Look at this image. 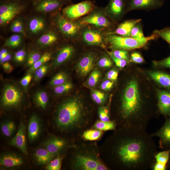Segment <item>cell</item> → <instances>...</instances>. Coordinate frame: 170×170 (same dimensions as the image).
<instances>
[{"label":"cell","instance_id":"1","mask_svg":"<svg viewBox=\"0 0 170 170\" xmlns=\"http://www.w3.org/2000/svg\"><path fill=\"white\" fill-rule=\"evenodd\" d=\"M112 148L114 162L125 170H146L156 162V144L146 129L121 127Z\"/></svg>","mask_w":170,"mask_h":170},{"label":"cell","instance_id":"2","mask_svg":"<svg viewBox=\"0 0 170 170\" xmlns=\"http://www.w3.org/2000/svg\"><path fill=\"white\" fill-rule=\"evenodd\" d=\"M154 113L143 99L137 81H130L120 99L117 122L121 127L146 129Z\"/></svg>","mask_w":170,"mask_h":170},{"label":"cell","instance_id":"3","mask_svg":"<svg viewBox=\"0 0 170 170\" xmlns=\"http://www.w3.org/2000/svg\"><path fill=\"white\" fill-rule=\"evenodd\" d=\"M84 106L79 98H70L59 107L56 122L60 128L67 129L75 127L82 122L84 114Z\"/></svg>","mask_w":170,"mask_h":170},{"label":"cell","instance_id":"4","mask_svg":"<svg viewBox=\"0 0 170 170\" xmlns=\"http://www.w3.org/2000/svg\"><path fill=\"white\" fill-rule=\"evenodd\" d=\"M158 37L157 35L154 33L150 36L141 39L123 37L115 34L107 33L105 38V41L112 50H128L143 47L149 41Z\"/></svg>","mask_w":170,"mask_h":170},{"label":"cell","instance_id":"5","mask_svg":"<svg viewBox=\"0 0 170 170\" xmlns=\"http://www.w3.org/2000/svg\"><path fill=\"white\" fill-rule=\"evenodd\" d=\"M94 8L92 1L86 0L65 7L62 10V14L67 19L73 21L90 13Z\"/></svg>","mask_w":170,"mask_h":170},{"label":"cell","instance_id":"6","mask_svg":"<svg viewBox=\"0 0 170 170\" xmlns=\"http://www.w3.org/2000/svg\"><path fill=\"white\" fill-rule=\"evenodd\" d=\"M89 14L80 20L79 22L81 25H92L99 29L108 28L111 26V20L106 15L104 10L103 11L94 8Z\"/></svg>","mask_w":170,"mask_h":170},{"label":"cell","instance_id":"7","mask_svg":"<svg viewBox=\"0 0 170 170\" xmlns=\"http://www.w3.org/2000/svg\"><path fill=\"white\" fill-rule=\"evenodd\" d=\"M54 21L60 32L69 39L74 38L77 35L82 25L79 22L67 19L60 13L56 16Z\"/></svg>","mask_w":170,"mask_h":170},{"label":"cell","instance_id":"8","mask_svg":"<svg viewBox=\"0 0 170 170\" xmlns=\"http://www.w3.org/2000/svg\"><path fill=\"white\" fill-rule=\"evenodd\" d=\"M22 96V92L18 87L13 84L7 85L2 93V104L5 108L16 106L20 103Z\"/></svg>","mask_w":170,"mask_h":170},{"label":"cell","instance_id":"9","mask_svg":"<svg viewBox=\"0 0 170 170\" xmlns=\"http://www.w3.org/2000/svg\"><path fill=\"white\" fill-rule=\"evenodd\" d=\"M164 3V0H127L126 13L134 10L156 9L162 7Z\"/></svg>","mask_w":170,"mask_h":170},{"label":"cell","instance_id":"10","mask_svg":"<svg viewBox=\"0 0 170 170\" xmlns=\"http://www.w3.org/2000/svg\"><path fill=\"white\" fill-rule=\"evenodd\" d=\"M126 1L127 0H109L104 11L113 22L119 21L126 13Z\"/></svg>","mask_w":170,"mask_h":170},{"label":"cell","instance_id":"11","mask_svg":"<svg viewBox=\"0 0 170 170\" xmlns=\"http://www.w3.org/2000/svg\"><path fill=\"white\" fill-rule=\"evenodd\" d=\"M152 137L159 138V147L164 150L170 149V117L166 118L163 126L155 132L151 134Z\"/></svg>","mask_w":170,"mask_h":170},{"label":"cell","instance_id":"12","mask_svg":"<svg viewBox=\"0 0 170 170\" xmlns=\"http://www.w3.org/2000/svg\"><path fill=\"white\" fill-rule=\"evenodd\" d=\"M84 41L88 45L103 46L105 38L98 30L88 27L83 30L82 33Z\"/></svg>","mask_w":170,"mask_h":170},{"label":"cell","instance_id":"13","mask_svg":"<svg viewBox=\"0 0 170 170\" xmlns=\"http://www.w3.org/2000/svg\"><path fill=\"white\" fill-rule=\"evenodd\" d=\"M157 97L159 112L166 118L170 117V90L158 89Z\"/></svg>","mask_w":170,"mask_h":170},{"label":"cell","instance_id":"14","mask_svg":"<svg viewBox=\"0 0 170 170\" xmlns=\"http://www.w3.org/2000/svg\"><path fill=\"white\" fill-rule=\"evenodd\" d=\"M96 59L95 54L89 53L83 56L76 65L78 73L82 76H86L93 69Z\"/></svg>","mask_w":170,"mask_h":170},{"label":"cell","instance_id":"15","mask_svg":"<svg viewBox=\"0 0 170 170\" xmlns=\"http://www.w3.org/2000/svg\"><path fill=\"white\" fill-rule=\"evenodd\" d=\"M141 21L140 19L125 20L120 24L114 31L107 33L115 34L123 37H130L131 31L133 26Z\"/></svg>","mask_w":170,"mask_h":170},{"label":"cell","instance_id":"16","mask_svg":"<svg viewBox=\"0 0 170 170\" xmlns=\"http://www.w3.org/2000/svg\"><path fill=\"white\" fill-rule=\"evenodd\" d=\"M25 128L24 124L21 123L16 134L11 140L10 144L17 147L24 154L26 155L28 152L26 143Z\"/></svg>","mask_w":170,"mask_h":170},{"label":"cell","instance_id":"17","mask_svg":"<svg viewBox=\"0 0 170 170\" xmlns=\"http://www.w3.org/2000/svg\"><path fill=\"white\" fill-rule=\"evenodd\" d=\"M63 3V0H40L35 8L39 12H49L59 8Z\"/></svg>","mask_w":170,"mask_h":170},{"label":"cell","instance_id":"18","mask_svg":"<svg viewBox=\"0 0 170 170\" xmlns=\"http://www.w3.org/2000/svg\"><path fill=\"white\" fill-rule=\"evenodd\" d=\"M99 162L92 157L79 155L76 158L75 164L76 167L82 170H96Z\"/></svg>","mask_w":170,"mask_h":170},{"label":"cell","instance_id":"19","mask_svg":"<svg viewBox=\"0 0 170 170\" xmlns=\"http://www.w3.org/2000/svg\"><path fill=\"white\" fill-rule=\"evenodd\" d=\"M148 73L160 86L166 90H170V74L160 71H150Z\"/></svg>","mask_w":170,"mask_h":170},{"label":"cell","instance_id":"20","mask_svg":"<svg viewBox=\"0 0 170 170\" xmlns=\"http://www.w3.org/2000/svg\"><path fill=\"white\" fill-rule=\"evenodd\" d=\"M24 6L19 2H11L2 4L0 6V16L11 14L18 15L23 10Z\"/></svg>","mask_w":170,"mask_h":170},{"label":"cell","instance_id":"21","mask_svg":"<svg viewBox=\"0 0 170 170\" xmlns=\"http://www.w3.org/2000/svg\"><path fill=\"white\" fill-rule=\"evenodd\" d=\"M74 52L73 47L70 45L62 48L58 51L53 62L54 67H57L69 59Z\"/></svg>","mask_w":170,"mask_h":170},{"label":"cell","instance_id":"22","mask_svg":"<svg viewBox=\"0 0 170 170\" xmlns=\"http://www.w3.org/2000/svg\"><path fill=\"white\" fill-rule=\"evenodd\" d=\"M22 159L18 155L13 153H7L0 157V164L7 167L19 166L23 163Z\"/></svg>","mask_w":170,"mask_h":170},{"label":"cell","instance_id":"23","mask_svg":"<svg viewBox=\"0 0 170 170\" xmlns=\"http://www.w3.org/2000/svg\"><path fill=\"white\" fill-rule=\"evenodd\" d=\"M46 26V21L43 18L35 17L29 20L28 28L30 32L33 34H37L43 31Z\"/></svg>","mask_w":170,"mask_h":170},{"label":"cell","instance_id":"24","mask_svg":"<svg viewBox=\"0 0 170 170\" xmlns=\"http://www.w3.org/2000/svg\"><path fill=\"white\" fill-rule=\"evenodd\" d=\"M40 131L39 119L35 115H32L30 120L28 128V136L30 140L33 141L38 136Z\"/></svg>","mask_w":170,"mask_h":170},{"label":"cell","instance_id":"25","mask_svg":"<svg viewBox=\"0 0 170 170\" xmlns=\"http://www.w3.org/2000/svg\"><path fill=\"white\" fill-rule=\"evenodd\" d=\"M65 144L63 139L53 138L47 140L44 144L45 149L50 153L55 154L61 150Z\"/></svg>","mask_w":170,"mask_h":170},{"label":"cell","instance_id":"26","mask_svg":"<svg viewBox=\"0 0 170 170\" xmlns=\"http://www.w3.org/2000/svg\"><path fill=\"white\" fill-rule=\"evenodd\" d=\"M55 156V154L43 148L38 149L35 153V157L37 162L41 165L48 163L53 159Z\"/></svg>","mask_w":170,"mask_h":170},{"label":"cell","instance_id":"27","mask_svg":"<svg viewBox=\"0 0 170 170\" xmlns=\"http://www.w3.org/2000/svg\"><path fill=\"white\" fill-rule=\"evenodd\" d=\"M58 40L57 34L50 30L41 35L37 39V43L42 46H48L55 43Z\"/></svg>","mask_w":170,"mask_h":170},{"label":"cell","instance_id":"28","mask_svg":"<svg viewBox=\"0 0 170 170\" xmlns=\"http://www.w3.org/2000/svg\"><path fill=\"white\" fill-rule=\"evenodd\" d=\"M101 77L100 71L97 68L94 69L85 82V86L88 88L94 87L98 82Z\"/></svg>","mask_w":170,"mask_h":170},{"label":"cell","instance_id":"29","mask_svg":"<svg viewBox=\"0 0 170 170\" xmlns=\"http://www.w3.org/2000/svg\"><path fill=\"white\" fill-rule=\"evenodd\" d=\"M35 100L38 106L45 109L48 100V95L44 91L42 90L38 91L35 94Z\"/></svg>","mask_w":170,"mask_h":170},{"label":"cell","instance_id":"30","mask_svg":"<svg viewBox=\"0 0 170 170\" xmlns=\"http://www.w3.org/2000/svg\"><path fill=\"white\" fill-rule=\"evenodd\" d=\"M52 54L51 53L46 52L42 55L39 60L32 66H31L28 71V73L34 72L38 68L44 65L49 61L51 59Z\"/></svg>","mask_w":170,"mask_h":170},{"label":"cell","instance_id":"31","mask_svg":"<svg viewBox=\"0 0 170 170\" xmlns=\"http://www.w3.org/2000/svg\"><path fill=\"white\" fill-rule=\"evenodd\" d=\"M116 126L115 123L112 121L105 122L100 120L95 123L94 127L101 131H106L115 129Z\"/></svg>","mask_w":170,"mask_h":170},{"label":"cell","instance_id":"32","mask_svg":"<svg viewBox=\"0 0 170 170\" xmlns=\"http://www.w3.org/2000/svg\"><path fill=\"white\" fill-rule=\"evenodd\" d=\"M22 41V37L21 34H14L6 40L4 45L11 48H15L20 44Z\"/></svg>","mask_w":170,"mask_h":170},{"label":"cell","instance_id":"33","mask_svg":"<svg viewBox=\"0 0 170 170\" xmlns=\"http://www.w3.org/2000/svg\"><path fill=\"white\" fill-rule=\"evenodd\" d=\"M91 95L93 99L98 104H103L106 100L107 95L98 90L91 89Z\"/></svg>","mask_w":170,"mask_h":170},{"label":"cell","instance_id":"34","mask_svg":"<svg viewBox=\"0 0 170 170\" xmlns=\"http://www.w3.org/2000/svg\"><path fill=\"white\" fill-rule=\"evenodd\" d=\"M67 75L64 72H60L54 76L50 82V84L52 86H56L67 82Z\"/></svg>","mask_w":170,"mask_h":170},{"label":"cell","instance_id":"35","mask_svg":"<svg viewBox=\"0 0 170 170\" xmlns=\"http://www.w3.org/2000/svg\"><path fill=\"white\" fill-rule=\"evenodd\" d=\"M101 131L97 129H91L85 131L82 136L85 139L91 141L99 139L102 136Z\"/></svg>","mask_w":170,"mask_h":170},{"label":"cell","instance_id":"36","mask_svg":"<svg viewBox=\"0 0 170 170\" xmlns=\"http://www.w3.org/2000/svg\"><path fill=\"white\" fill-rule=\"evenodd\" d=\"M10 29L12 32L25 36L23 22L20 19L15 20L12 23Z\"/></svg>","mask_w":170,"mask_h":170},{"label":"cell","instance_id":"37","mask_svg":"<svg viewBox=\"0 0 170 170\" xmlns=\"http://www.w3.org/2000/svg\"><path fill=\"white\" fill-rule=\"evenodd\" d=\"M130 37L135 38H143L145 37L143 30L142 26L141 21L137 23L132 28Z\"/></svg>","mask_w":170,"mask_h":170},{"label":"cell","instance_id":"38","mask_svg":"<svg viewBox=\"0 0 170 170\" xmlns=\"http://www.w3.org/2000/svg\"><path fill=\"white\" fill-rule=\"evenodd\" d=\"M15 129V125L14 122L8 121L2 124L1 130L3 134L6 137L10 136Z\"/></svg>","mask_w":170,"mask_h":170},{"label":"cell","instance_id":"39","mask_svg":"<svg viewBox=\"0 0 170 170\" xmlns=\"http://www.w3.org/2000/svg\"><path fill=\"white\" fill-rule=\"evenodd\" d=\"M108 53L110 54L114 57L120 59H124L128 62L130 60L128 50L123 49H116L112 51H107Z\"/></svg>","mask_w":170,"mask_h":170},{"label":"cell","instance_id":"40","mask_svg":"<svg viewBox=\"0 0 170 170\" xmlns=\"http://www.w3.org/2000/svg\"><path fill=\"white\" fill-rule=\"evenodd\" d=\"M153 33L157 35L167 42L170 45V27H167L161 30H155Z\"/></svg>","mask_w":170,"mask_h":170},{"label":"cell","instance_id":"41","mask_svg":"<svg viewBox=\"0 0 170 170\" xmlns=\"http://www.w3.org/2000/svg\"><path fill=\"white\" fill-rule=\"evenodd\" d=\"M72 87V83L70 82H67L62 84L55 86L54 89V91L56 94H62L68 92Z\"/></svg>","mask_w":170,"mask_h":170},{"label":"cell","instance_id":"42","mask_svg":"<svg viewBox=\"0 0 170 170\" xmlns=\"http://www.w3.org/2000/svg\"><path fill=\"white\" fill-rule=\"evenodd\" d=\"M169 156V150H164L157 153L155 156L156 162L167 165Z\"/></svg>","mask_w":170,"mask_h":170},{"label":"cell","instance_id":"43","mask_svg":"<svg viewBox=\"0 0 170 170\" xmlns=\"http://www.w3.org/2000/svg\"><path fill=\"white\" fill-rule=\"evenodd\" d=\"M62 158L58 157L51 160L47 165L46 169L48 170H59L60 169Z\"/></svg>","mask_w":170,"mask_h":170},{"label":"cell","instance_id":"44","mask_svg":"<svg viewBox=\"0 0 170 170\" xmlns=\"http://www.w3.org/2000/svg\"><path fill=\"white\" fill-rule=\"evenodd\" d=\"M98 114L100 120L105 122L110 121L109 111L107 107H100L98 110Z\"/></svg>","mask_w":170,"mask_h":170},{"label":"cell","instance_id":"45","mask_svg":"<svg viewBox=\"0 0 170 170\" xmlns=\"http://www.w3.org/2000/svg\"><path fill=\"white\" fill-rule=\"evenodd\" d=\"M107 55L102 56L98 60V65L102 68H109L113 65V61Z\"/></svg>","mask_w":170,"mask_h":170},{"label":"cell","instance_id":"46","mask_svg":"<svg viewBox=\"0 0 170 170\" xmlns=\"http://www.w3.org/2000/svg\"><path fill=\"white\" fill-rule=\"evenodd\" d=\"M48 69V65H43L37 69L34 73L35 80L38 81L42 78L46 73Z\"/></svg>","mask_w":170,"mask_h":170},{"label":"cell","instance_id":"47","mask_svg":"<svg viewBox=\"0 0 170 170\" xmlns=\"http://www.w3.org/2000/svg\"><path fill=\"white\" fill-rule=\"evenodd\" d=\"M40 53L37 51H34L29 55L27 61V65L31 67L41 57Z\"/></svg>","mask_w":170,"mask_h":170},{"label":"cell","instance_id":"48","mask_svg":"<svg viewBox=\"0 0 170 170\" xmlns=\"http://www.w3.org/2000/svg\"><path fill=\"white\" fill-rule=\"evenodd\" d=\"M153 63L156 67L170 69V56L160 60H154Z\"/></svg>","mask_w":170,"mask_h":170},{"label":"cell","instance_id":"49","mask_svg":"<svg viewBox=\"0 0 170 170\" xmlns=\"http://www.w3.org/2000/svg\"><path fill=\"white\" fill-rule=\"evenodd\" d=\"M130 60L137 63H141L144 61V59L140 54L134 52L131 53L130 56Z\"/></svg>","mask_w":170,"mask_h":170},{"label":"cell","instance_id":"50","mask_svg":"<svg viewBox=\"0 0 170 170\" xmlns=\"http://www.w3.org/2000/svg\"><path fill=\"white\" fill-rule=\"evenodd\" d=\"M118 73L117 70L113 69L107 72L105 76V79L113 82L115 81L117 79Z\"/></svg>","mask_w":170,"mask_h":170},{"label":"cell","instance_id":"51","mask_svg":"<svg viewBox=\"0 0 170 170\" xmlns=\"http://www.w3.org/2000/svg\"><path fill=\"white\" fill-rule=\"evenodd\" d=\"M114 85L113 82L108 79L104 81L101 83L100 88L103 91H105L110 90Z\"/></svg>","mask_w":170,"mask_h":170},{"label":"cell","instance_id":"52","mask_svg":"<svg viewBox=\"0 0 170 170\" xmlns=\"http://www.w3.org/2000/svg\"><path fill=\"white\" fill-rule=\"evenodd\" d=\"M26 52L24 49H20L17 51L14 56V60L18 62H21L25 59Z\"/></svg>","mask_w":170,"mask_h":170},{"label":"cell","instance_id":"53","mask_svg":"<svg viewBox=\"0 0 170 170\" xmlns=\"http://www.w3.org/2000/svg\"><path fill=\"white\" fill-rule=\"evenodd\" d=\"M108 54L117 66L120 68H123L127 65L128 62L126 60L117 58L110 54L108 53Z\"/></svg>","mask_w":170,"mask_h":170},{"label":"cell","instance_id":"54","mask_svg":"<svg viewBox=\"0 0 170 170\" xmlns=\"http://www.w3.org/2000/svg\"><path fill=\"white\" fill-rule=\"evenodd\" d=\"M32 78V76L30 73L28 74L24 77L20 82L21 85L24 87H26L30 82Z\"/></svg>","mask_w":170,"mask_h":170},{"label":"cell","instance_id":"55","mask_svg":"<svg viewBox=\"0 0 170 170\" xmlns=\"http://www.w3.org/2000/svg\"><path fill=\"white\" fill-rule=\"evenodd\" d=\"M167 168V165L156 162L153 165L152 169L153 170H165Z\"/></svg>","mask_w":170,"mask_h":170},{"label":"cell","instance_id":"56","mask_svg":"<svg viewBox=\"0 0 170 170\" xmlns=\"http://www.w3.org/2000/svg\"><path fill=\"white\" fill-rule=\"evenodd\" d=\"M2 66L4 70L7 72H10L13 69L12 66L8 62L3 63Z\"/></svg>","mask_w":170,"mask_h":170},{"label":"cell","instance_id":"57","mask_svg":"<svg viewBox=\"0 0 170 170\" xmlns=\"http://www.w3.org/2000/svg\"><path fill=\"white\" fill-rule=\"evenodd\" d=\"M12 56L10 54L8 53L3 59L0 60V62L3 63L7 62L10 60Z\"/></svg>","mask_w":170,"mask_h":170},{"label":"cell","instance_id":"58","mask_svg":"<svg viewBox=\"0 0 170 170\" xmlns=\"http://www.w3.org/2000/svg\"><path fill=\"white\" fill-rule=\"evenodd\" d=\"M8 53L7 49H2L0 52V60L3 59Z\"/></svg>","mask_w":170,"mask_h":170},{"label":"cell","instance_id":"59","mask_svg":"<svg viewBox=\"0 0 170 170\" xmlns=\"http://www.w3.org/2000/svg\"><path fill=\"white\" fill-rule=\"evenodd\" d=\"M107 169H108V168L107 167L100 162L98 163L96 168V170H106Z\"/></svg>","mask_w":170,"mask_h":170},{"label":"cell","instance_id":"60","mask_svg":"<svg viewBox=\"0 0 170 170\" xmlns=\"http://www.w3.org/2000/svg\"><path fill=\"white\" fill-rule=\"evenodd\" d=\"M169 150V156L168 162L167 164V168L170 169V149Z\"/></svg>","mask_w":170,"mask_h":170}]
</instances>
